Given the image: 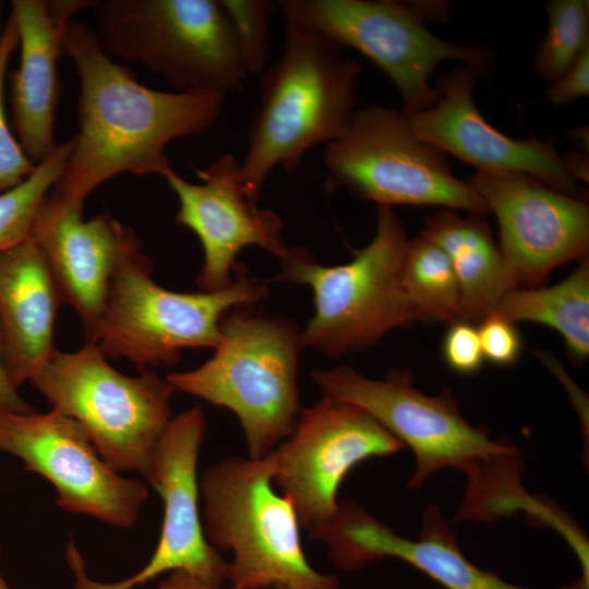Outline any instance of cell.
Segmentation results:
<instances>
[{
    "label": "cell",
    "instance_id": "6da1fadb",
    "mask_svg": "<svg viewBox=\"0 0 589 589\" xmlns=\"http://www.w3.org/2000/svg\"><path fill=\"white\" fill-rule=\"evenodd\" d=\"M63 51L80 77L79 132L49 193L53 197L84 204L92 191L117 175L167 176L173 170L167 145L204 134L221 112L225 95L142 85L101 49L84 23L69 22Z\"/></svg>",
    "mask_w": 589,
    "mask_h": 589
},
{
    "label": "cell",
    "instance_id": "7a4b0ae2",
    "mask_svg": "<svg viewBox=\"0 0 589 589\" xmlns=\"http://www.w3.org/2000/svg\"><path fill=\"white\" fill-rule=\"evenodd\" d=\"M311 377L323 397L360 407L412 450L416 467L408 488H420L444 468L464 473L466 489L456 522L492 525L520 512L542 520L549 515L550 508L524 485L519 449L492 440L486 430L466 420L450 390L430 396L413 386L409 373L374 380L346 365L314 370Z\"/></svg>",
    "mask_w": 589,
    "mask_h": 589
},
{
    "label": "cell",
    "instance_id": "3957f363",
    "mask_svg": "<svg viewBox=\"0 0 589 589\" xmlns=\"http://www.w3.org/2000/svg\"><path fill=\"white\" fill-rule=\"evenodd\" d=\"M361 67L344 49L311 29L286 24L280 58L262 72L240 172L257 202L277 168L296 171L314 146L337 137L357 110Z\"/></svg>",
    "mask_w": 589,
    "mask_h": 589
},
{
    "label": "cell",
    "instance_id": "277c9868",
    "mask_svg": "<svg viewBox=\"0 0 589 589\" xmlns=\"http://www.w3.org/2000/svg\"><path fill=\"white\" fill-rule=\"evenodd\" d=\"M271 455L226 457L200 480L203 527L217 551L231 553L229 589H340L339 579L315 569L303 551L300 521L277 493Z\"/></svg>",
    "mask_w": 589,
    "mask_h": 589
},
{
    "label": "cell",
    "instance_id": "5b68a950",
    "mask_svg": "<svg viewBox=\"0 0 589 589\" xmlns=\"http://www.w3.org/2000/svg\"><path fill=\"white\" fill-rule=\"evenodd\" d=\"M214 354L196 369L172 372L176 392L230 410L243 430L249 457L273 452L300 414L301 330L283 316L255 313L251 305L229 311Z\"/></svg>",
    "mask_w": 589,
    "mask_h": 589
},
{
    "label": "cell",
    "instance_id": "8992f818",
    "mask_svg": "<svg viewBox=\"0 0 589 589\" xmlns=\"http://www.w3.org/2000/svg\"><path fill=\"white\" fill-rule=\"evenodd\" d=\"M407 241L393 209L378 206L372 240L346 264L326 266L302 247L288 248L275 279L313 293L314 313L301 332L304 348L339 358L418 320L402 280Z\"/></svg>",
    "mask_w": 589,
    "mask_h": 589
},
{
    "label": "cell",
    "instance_id": "52a82bcc",
    "mask_svg": "<svg viewBox=\"0 0 589 589\" xmlns=\"http://www.w3.org/2000/svg\"><path fill=\"white\" fill-rule=\"evenodd\" d=\"M235 273L232 284L220 290H168L152 277V263L137 239L116 267L92 342L107 358L128 359L140 371L177 364L184 349H215L224 316L268 296L267 287L244 268Z\"/></svg>",
    "mask_w": 589,
    "mask_h": 589
},
{
    "label": "cell",
    "instance_id": "ba28073f",
    "mask_svg": "<svg viewBox=\"0 0 589 589\" xmlns=\"http://www.w3.org/2000/svg\"><path fill=\"white\" fill-rule=\"evenodd\" d=\"M28 381L52 409L70 417L115 471L146 478L154 449L168 426L176 392L151 369L137 376L116 370L97 345L55 349Z\"/></svg>",
    "mask_w": 589,
    "mask_h": 589
},
{
    "label": "cell",
    "instance_id": "9c48e42d",
    "mask_svg": "<svg viewBox=\"0 0 589 589\" xmlns=\"http://www.w3.org/2000/svg\"><path fill=\"white\" fill-rule=\"evenodd\" d=\"M101 49L142 64L175 92L226 95L248 77L218 0H106L95 5Z\"/></svg>",
    "mask_w": 589,
    "mask_h": 589
},
{
    "label": "cell",
    "instance_id": "30bf717a",
    "mask_svg": "<svg viewBox=\"0 0 589 589\" xmlns=\"http://www.w3.org/2000/svg\"><path fill=\"white\" fill-rule=\"evenodd\" d=\"M324 188L346 190L378 206H444L484 214L489 207L452 172L440 149L416 137L402 111L357 109L344 131L325 145Z\"/></svg>",
    "mask_w": 589,
    "mask_h": 589
},
{
    "label": "cell",
    "instance_id": "8fae6325",
    "mask_svg": "<svg viewBox=\"0 0 589 589\" xmlns=\"http://www.w3.org/2000/svg\"><path fill=\"white\" fill-rule=\"evenodd\" d=\"M285 24L318 33L341 48L370 59L397 87L405 115L435 105L440 99L430 76L444 61H462L486 74L489 49L461 46L433 35L424 25L428 4L389 0H281L276 2Z\"/></svg>",
    "mask_w": 589,
    "mask_h": 589
},
{
    "label": "cell",
    "instance_id": "7c38bea8",
    "mask_svg": "<svg viewBox=\"0 0 589 589\" xmlns=\"http://www.w3.org/2000/svg\"><path fill=\"white\" fill-rule=\"evenodd\" d=\"M405 446L370 413L323 397L301 409L291 433L273 450L274 484L292 503L308 531L337 510L338 490L349 471Z\"/></svg>",
    "mask_w": 589,
    "mask_h": 589
},
{
    "label": "cell",
    "instance_id": "4fadbf2b",
    "mask_svg": "<svg viewBox=\"0 0 589 589\" xmlns=\"http://www.w3.org/2000/svg\"><path fill=\"white\" fill-rule=\"evenodd\" d=\"M0 452L19 457L25 470L46 479L56 490L57 505L69 513L129 528L148 497L144 481L111 469L79 423L55 409H0Z\"/></svg>",
    "mask_w": 589,
    "mask_h": 589
},
{
    "label": "cell",
    "instance_id": "5bb4252c",
    "mask_svg": "<svg viewBox=\"0 0 589 589\" xmlns=\"http://www.w3.org/2000/svg\"><path fill=\"white\" fill-rule=\"evenodd\" d=\"M205 431V414L194 406L170 420L154 449L145 479L163 500L164 517L149 561L133 576L111 584L79 572L74 589H137L172 572L221 586L227 581L228 561L207 541L199 506L197 460Z\"/></svg>",
    "mask_w": 589,
    "mask_h": 589
},
{
    "label": "cell",
    "instance_id": "9a60e30c",
    "mask_svg": "<svg viewBox=\"0 0 589 589\" xmlns=\"http://www.w3.org/2000/svg\"><path fill=\"white\" fill-rule=\"evenodd\" d=\"M467 183L493 212L515 288L537 287L556 266L585 259L589 207L524 173L477 171Z\"/></svg>",
    "mask_w": 589,
    "mask_h": 589
},
{
    "label": "cell",
    "instance_id": "2e32d148",
    "mask_svg": "<svg viewBox=\"0 0 589 589\" xmlns=\"http://www.w3.org/2000/svg\"><path fill=\"white\" fill-rule=\"evenodd\" d=\"M194 170L200 183L189 182L173 170L164 178L179 202L175 223L190 229L203 248V265L196 277L201 291L230 286L236 259L247 247H260L278 260L286 254L289 247L283 238V219L249 197L240 161L233 155L223 154Z\"/></svg>",
    "mask_w": 589,
    "mask_h": 589
},
{
    "label": "cell",
    "instance_id": "e0dca14e",
    "mask_svg": "<svg viewBox=\"0 0 589 589\" xmlns=\"http://www.w3.org/2000/svg\"><path fill=\"white\" fill-rule=\"evenodd\" d=\"M313 538L326 545L329 560L342 570H358L381 558H397L445 589H529L471 563L434 505L423 515L419 537L408 539L358 503L342 501L336 513L314 530ZM558 589L589 588L579 578Z\"/></svg>",
    "mask_w": 589,
    "mask_h": 589
},
{
    "label": "cell",
    "instance_id": "ac0fdd59",
    "mask_svg": "<svg viewBox=\"0 0 589 589\" xmlns=\"http://www.w3.org/2000/svg\"><path fill=\"white\" fill-rule=\"evenodd\" d=\"M478 73L459 67L440 77L438 101L406 115L416 137L472 165L477 171L532 177L564 194L584 199L585 191L552 144L537 137L515 140L491 125L473 103Z\"/></svg>",
    "mask_w": 589,
    "mask_h": 589
},
{
    "label": "cell",
    "instance_id": "d6986e66",
    "mask_svg": "<svg viewBox=\"0 0 589 589\" xmlns=\"http://www.w3.org/2000/svg\"><path fill=\"white\" fill-rule=\"evenodd\" d=\"M83 207L48 194L32 237L46 256L62 302L77 313L92 342L116 267L137 237L107 213L84 219Z\"/></svg>",
    "mask_w": 589,
    "mask_h": 589
},
{
    "label": "cell",
    "instance_id": "ffe728a7",
    "mask_svg": "<svg viewBox=\"0 0 589 589\" xmlns=\"http://www.w3.org/2000/svg\"><path fill=\"white\" fill-rule=\"evenodd\" d=\"M89 0H13L20 61L10 79L12 125L26 156L38 164L57 148L53 135L60 83L58 60L72 15Z\"/></svg>",
    "mask_w": 589,
    "mask_h": 589
},
{
    "label": "cell",
    "instance_id": "44dd1931",
    "mask_svg": "<svg viewBox=\"0 0 589 589\" xmlns=\"http://www.w3.org/2000/svg\"><path fill=\"white\" fill-rule=\"evenodd\" d=\"M62 298L46 256L27 238L0 254V333L7 374L17 388L56 349Z\"/></svg>",
    "mask_w": 589,
    "mask_h": 589
},
{
    "label": "cell",
    "instance_id": "7402d4cb",
    "mask_svg": "<svg viewBox=\"0 0 589 589\" xmlns=\"http://www.w3.org/2000/svg\"><path fill=\"white\" fill-rule=\"evenodd\" d=\"M448 256L458 280L465 322L483 318L515 286L500 248L481 214L460 217L444 209L428 217L421 231Z\"/></svg>",
    "mask_w": 589,
    "mask_h": 589
},
{
    "label": "cell",
    "instance_id": "603a6c76",
    "mask_svg": "<svg viewBox=\"0 0 589 589\" xmlns=\"http://www.w3.org/2000/svg\"><path fill=\"white\" fill-rule=\"evenodd\" d=\"M493 311L513 323L534 322L555 329L573 360L584 363L589 356L588 259H582L577 269L553 286L509 290Z\"/></svg>",
    "mask_w": 589,
    "mask_h": 589
},
{
    "label": "cell",
    "instance_id": "cb8c5ba5",
    "mask_svg": "<svg viewBox=\"0 0 589 589\" xmlns=\"http://www.w3.org/2000/svg\"><path fill=\"white\" fill-rule=\"evenodd\" d=\"M402 280L418 320L465 321L461 293L447 254L420 233L407 241Z\"/></svg>",
    "mask_w": 589,
    "mask_h": 589
},
{
    "label": "cell",
    "instance_id": "d4e9b609",
    "mask_svg": "<svg viewBox=\"0 0 589 589\" xmlns=\"http://www.w3.org/2000/svg\"><path fill=\"white\" fill-rule=\"evenodd\" d=\"M73 147V137L36 164L17 185L0 193V254L32 237L46 197L60 180Z\"/></svg>",
    "mask_w": 589,
    "mask_h": 589
},
{
    "label": "cell",
    "instance_id": "484cf974",
    "mask_svg": "<svg viewBox=\"0 0 589 589\" xmlns=\"http://www.w3.org/2000/svg\"><path fill=\"white\" fill-rule=\"evenodd\" d=\"M546 12L549 28L536 52L533 69L552 84L589 47V1L552 0Z\"/></svg>",
    "mask_w": 589,
    "mask_h": 589
},
{
    "label": "cell",
    "instance_id": "4316f807",
    "mask_svg": "<svg viewBox=\"0 0 589 589\" xmlns=\"http://www.w3.org/2000/svg\"><path fill=\"white\" fill-rule=\"evenodd\" d=\"M225 12L248 74L262 73L271 50V23L276 2L218 0Z\"/></svg>",
    "mask_w": 589,
    "mask_h": 589
},
{
    "label": "cell",
    "instance_id": "83f0119b",
    "mask_svg": "<svg viewBox=\"0 0 589 589\" xmlns=\"http://www.w3.org/2000/svg\"><path fill=\"white\" fill-rule=\"evenodd\" d=\"M17 46V28L10 15L0 44V193L21 183L36 167V164L26 156L13 134L4 109L5 72L10 58Z\"/></svg>",
    "mask_w": 589,
    "mask_h": 589
},
{
    "label": "cell",
    "instance_id": "f1b7e54d",
    "mask_svg": "<svg viewBox=\"0 0 589 589\" xmlns=\"http://www.w3.org/2000/svg\"><path fill=\"white\" fill-rule=\"evenodd\" d=\"M478 334L484 359L500 366L515 363L520 356L521 337L513 322L492 311L480 320Z\"/></svg>",
    "mask_w": 589,
    "mask_h": 589
},
{
    "label": "cell",
    "instance_id": "f546056e",
    "mask_svg": "<svg viewBox=\"0 0 589 589\" xmlns=\"http://www.w3.org/2000/svg\"><path fill=\"white\" fill-rule=\"evenodd\" d=\"M442 351L446 364L459 374L476 373L483 364L478 329L470 322L459 321L449 325Z\"/></svg>",
    "mask_w": 589,
    "mask_h": 589
},
{
    "label": "cell",
    "instance_id": "4dcf8cb0",
    "mask_svg": "<svg viewBox=\"0 0 589 589\" xmlns=\"http://www.w3.org/2000/svg\"><path fill=\"white\" fill-rule=\"evenodd\" d=\"M546 94L549 101L554 105H564L589 94V47L551 84Z\"/></svg>",
    "mask_w": 589,
    "mask_h": 589
},
{
    "label": "cell",
    "instance_id": "1f68e13d",
    "mask_svg": "<svg viewBox=\"0 0 589 589\" xmlns=\"http://www.w3.org/2000/svg\"><path fill=\"white\" fill-rule=\"evenodd\" d=\"M17 388L11 383L2 357V341L0 333V409L31 413L35 411L17 393Z\"/></svg>",
    "mask_w": 589,
    "mask_h": 589
},
{
    "label": "cell",
    "instance_id": "d6a6232c",
    "mask_svg": "<svg viewBox=\"0 0 589 589\" xmlns=\"http://www.w3.org/2000/svg\"><path fill=\"white\" fill-rule=\"evenodd\" d=\"M157 589H224L217 585L189 573L172 572L158 585ZM226 589H229L228 587Z\"/></svg>",
    "mask_w": 589,
    "mask_h": 589
},
{
    "label": "cell",
    "instance_id": "836d02e7",
    "mask_svg": "<svg viewBox=\"0 0 589 589\" xmlns=\"http://www.w3.org/2000/svg\"><path fill=\"white\" fill-rule=\"evenodd\" d=\"M0 552H1V548H0ZM0 589H9L4 578L1 576L0 574Z\"/></svg>",
    "mask_w": 589,
    "mask_h": 589
},
{
    "label": "cell",
    "instance_id": "e575fe53",
    "mask_svg": "<svg viewBox=\"0 0 589 589\" xmlns=\"http://www.w3.org/2000/svg\"><path fill=\"white\" fill-rule=\"evenodd\" d=\"M3 33V32H2ZM2 33L0 31V44H1V40H2Z\"/></svg>",
    "mask_w": 589,
    "mask_h": 589
}]
</instances>
